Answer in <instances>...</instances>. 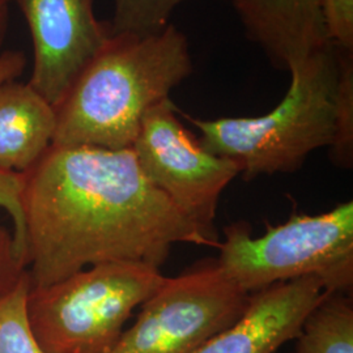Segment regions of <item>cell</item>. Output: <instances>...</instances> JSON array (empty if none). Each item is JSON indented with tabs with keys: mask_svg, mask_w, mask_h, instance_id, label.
Returning a JSON list of instances; mask_svg holds the SVG:
<instances>
[{
	"mask_svg": "<svg viewBox=\"0 0 353 353\" xmlns=\"http://www.w3.org/2000/svg\"><path fill=\"white\" fill-rule=\"evenodd\" d=\"M10 24V10L7 3H0V49L4 43V39L8 32Z\"/></svg>",
	"mask_w": 353,
	"mask_h": 353,
	"instance_id": "20",
	"label": "cell"
},
{
	"mask_svg": "<svg viewBox=\"0 0 353 353\" xmlns=\"http://www.w3.org/2000/svg\"><path fill=\"white\" fill-rule=\"evenodd\" d=\"M21 174L32 287L102 263L160 268L176 243L214 246L144 176L131 148L51 144Z\"/></svg>",
	"mask_w": 353,
	"mask_h": 353,
	"instance_id": "1",
	"label": "cell"
},
{
	"mask_svg": "<svg viewBox=\"0 0 353 353\" xmlns=\"http://www.w3.org/2000/svg\"><path fill=\"white\" fill-rule=\"evenodd\" d=\"M249 300L217 265L166 278L109 353H195L230 327Z\"/></svg>",
	"mask_w": 353,
	"mask_h": 353,
	"instance_id": "7",
	"label": "cell"
},
{
	"mask_svg": "<svg viewBox=\"0 0 353 353\" xmlns=\"http://www.w3.org/2000/svg\"><path fill=\"white\" fill-rule=\"evenodd\" d=\"M29 274L0 299V353H49L38 343L26 316Z\"/></svg>",
	"mask_w": 353,
	"mask_h": 353,
	"instance_id": "13",
	"label": "cell"
},
{
	"mask_svg": "<svg viewBox=\"0 0 353 353\" xmlns=\"http://www.w3.org/2000/svg\"><path fill=\"white\" fill-rule=\"evenodd\" d=\"M336 52L339 74L335 94V137L330 148L336 164L351 169L353 165V50L336 48Z\"/></svg>",
	"mask_w": 353,
	"mask_h": 353,
	"instance_id": "14",
	"label": "cell"
},
{
	"mask_svg": "<svg viewBox=\"0 0 353 353\" xmlns=\"http://www.w3.org/2000/svg\"><path fill=\"white\" fill-rule=\"evenodd\" d=\"M26 274V263L14 246L12 232L0 227V299L17 285Z\"/></svg>",
	"mask_w": 353,
	"mask_h": 353,
	"instance_id": "18",
	"label": "cell"
},
{
	"mask_svg": "<svg viewBox=\"0 0 353 353\" xmlns=\"http://www.w3.org/2000/svg\"><path fill=\"white\" fill-rule=\"evenodd\" d=\"M176 113L170 97L153 106L144 115L131 150L152 185L219 248L214 228L217 203L224 189L241 174V165L207 151Z\"/></svg>",
	"mask_w": 353,
	"mask_h": 353,
	"instance_id": "6",
	"label": "cell"
},
{
	"mask_svg": "<svg viewBox=\"0 0 353 353\" xmlns=\"http://www.w3.org/2000/svg\"><path fill=\"white\" fill-rule=\"evenodd\" d=\"M216 262L223 274L250 293L294 279H319L327 293L352 294L353 202L325 214H293L252 239L245 223L225 228Z\"/></svg>",
	"mask_w": 353,
	"mask_h": 353,
	"instance_id": "5",
	"label": "cell"
},
{
	"mask_svg": "<svg viewBox=\"0 0 353 353\" xmlns=\"http://www.w3.org/2000/svg\"><path fill=\"white\" fill-rule=\"evenodd\" d=\"M325 293L323 284L314 276L254 292L245 313L195 353H275L297 338L303 319Z\"/></svg>",
	"mask_w": 353,
	"mask_h": 353,
	"instance_id": "9",
	"label": "cell"
},
{
	"mask_svg": "<svg viewBox=\"0 0 353 353\" xmlns=\"http://www.w3.org/2000/svg\"><path fill=\"white\" fill-rule=\"evenodd\" d=\"M245 33L279 70L330 45L321 0H230Z\"/></svg>",
	"mask_w": 353,
	"mask_h": 353,
	"instance_id": "10",
	"label": "cell"
},
{
	"mask_svg": "<svg viewBox=\"0 0 353 353\" xmlns=\"http://www.w3.org/2000/svg\"><path fill=\"white\" fill-rule=\"evenodd\" d=\"M189 0H113L114 34H151L170 24L176 7Z\"/></svg>",
	"mask_w": 353,
	"mask_h": 353,
	"instance_id": "15",
	"label": "cell"
},
{
	"mask_svg": "<svg viewBox=\"0 0 353 353\" xmlns=\"http://www.w3.org/2000/svg\"><path fill=\"white\" fill-rule=\"evenodd\" d=\"M14 1L33 43V71L28 83L57 108L113 36L112 26L96 17V0Z\"/></svg>",
	"mask_w": 353,
	"mask_h": 353,
	"instance_id": "8",
	"label": "cell"
},
{
	"mask_svg": "<svg viewBox=\"0 0 353 353\" xmlns=\"http://www.w3.org/2000/svg\"><path fill=\"white\" fill-rule=\"evenodd\" d=\"M192 71L188 38L172 23L151 34L113 33L54 108L52 145L132 148L144 115Z\"/></svg>",
	"mask_w": 353,
	"mask_h": 353,
	"instance_id": "2",
	"label": "cell"
},
{
	"mask_svg": "<svg viewBox=\"0 0 353 353\" xmlns=\"http://www.w3.org/2000/svg\"><path fill=\"white\" fill-rule=\"evenodd\" d=\"M293 353H294V352H293Z\"/></svg>",
	"mask_w": 353,
	"mask_h": 353,
	"instance_id": "22",
	"label": "cell"
},
{
	"mask_svg": "<svg viewBox=\"0 0 353 353\" xmlns=\"http://www.w3.org/2000/svg\"><path fill=\"white\" fill-rule=\"evenodd\" d=\"M10 1L11 0H0V3H7V4H10Z\"/></svg>",
	"mask_w": 353,
	"mask_h": 353,
	"instance_id": "21",
	"label": "cell"
},
{
	"mask_svg": "<svg viewBox=\"0 0 353 353\" xmlns=\"http://www.w3.org/2000/svg\"><path fill=\"white\" fill-rule=\"evenodd\" d=\"M26 57L23 51L7 50L0 54V83L16 80L24 72Z\"/></svg>",
	"mask_w": 353,
	"mask_h": 353,
	"instance_id": "19",
	"label": "cell"
},
{
	"mask_svg": "<svg viewBox=\"0 0 353 353\" xmlns=\"http://www.w3.org/2000/svg\"><path fill=\"white\" fill-rule=\"evenodd\" d=\"M330 42L353 50V0H321Z\"/></svg>",
	"mask_w": 353,
	"mask_h": 353,
	"instance_id": "17",
	"label": "cell"
},
{
	"mask_svg": "<svg viewBox=\"0 0 353 353\" xmlns=\"http://www.w3.org/2000/svg\"><path fill=\"white\" fill-rule=\"evenodd\" d=\"M55 109L29 83H0V170L26 173L50 148Z\"/></svg>",
	"mask_w": 353,
	"mask_h": 353,
	"instance_id": "11",
	"label": "cell"
},
{
	"mask_svg": "<svg viewBox=\"0 0 353 353\" xmlns=\"http://www.w3.org/2000/svg\"><path fill=\"white\" fill-rule=\"evenodd\" d=\"M288 72V92L265 115L204 121L178 113L201 131L199 141L207 151L236 160L246 181L296 172L312 152L334 141L336 48L330 43Z\"/></svg>",
	"mask_w": 353,
	"mask_h": 353,
	"instance_id": "3",
	"label": "cell"
},
{
	"mask_svg": "<svg viewBox=\"0 0 353 353\" xmlns=\"http://www.w3.org/2000/svg\"><path fill=\"white\" fill-rule=\"evenodd\" d=\"M23 174L0 170V208L12 219L14 246L20 256L26 261V227L21 208Z\"/></svg>",
	"mask_w": 353,
	"mask_h": 353,
	"instance_id": "16",
	"label": "cell"
},
{
	"mask_svg": "<svg viewBox=\"0 0 353 353\" xmlns=\"http://www.w3.org/2000/svg\"><path fill=\"white\" fill-rule=\"evenodd\" d=\"M294 353H353L351 294L325 293L303 319Z\"/></svg>",
	"mask_w": 353,
	"mask_h": 353,
	"instance_id": "12",
	"label": "cell"
},
{
	"mask_svg": "<svg viewBox=\"0 0 353 353\" xmlns=\"http://www.w3.org/2000/svg\"><path fill=\"white\" fill-rule=\"evenodd\" d=\"M160 268L137 262L90 265L30 287L29 326L49 353H109L132 312L164 284Z\"/></svg>",
	"mask_w": 353,
	"mask_h": 353,
	"instance_id": "4",
	"label": "cell"
}]
</instances>
